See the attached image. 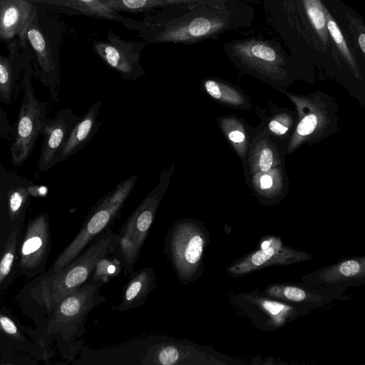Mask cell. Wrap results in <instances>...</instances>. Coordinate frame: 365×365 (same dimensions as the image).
I'll return each instance as SVG.
<instances>
[{"mask_svg": "<svg viewBox=\"0 0 365 365\" xmlns=\"http://www.w3.org/2000/svg\"><path fill=\"white\" fill-rule=\"evenodd\" d=\"M190 1V0H163L165 2H177V1Z\"/></svg>", "mask_w": 365, "mask_h": 365, "instance_id": "34", "label": "cell"}, {"mask_svg": "<svg viewBox=\"0 0 365 365\" xmlns=\"http://www.w3.org/2000/svg\"><path fill=\"white\" fill-rule=\"evenodd\" d=\"M273 160V154L272 150L267 148H264L260 155L259 158V168L262 171L267 172L268 171L272 166Z\"/></svg>", "mask_w": 365, "mask_h": 365, "instance_id": "28", "label": "cell"}, {"mask_svg": "<svg viewBox=\"0 0 365 365\" xmlns=\"http://www.w3.org/2000/svg\"><path fill=\"white\" fill-rule=\"evenodd\" d=\"M36 23V17L27 29V38L36 56L38 76L48 88L51 100L57 102L59 99V69Z\"/></svg>", "mask_w": 365, "mask_h": 365, "instance_id": "12", "label": "cell"}, {"mask_svg": "<svg viewBox=\"0 0 365 365\" xmlns=\"http://www.w3.org/2000/svg\"><path fill=\"white\" fill-rule=\"evenodd\" d=\"M310 258L307 253L284 247L280 240L272 237L265 240L260 250L230 267L229 272L242 275L267 266L289 264Z\"/></svg>", "mask_w": 365, "mask_h": 365, "instance_id": "10", "label": "cell"}, {"mask_svg": "<svg viewBox=\"0 0 365 365\" xmlns=\"http://www.w3.org/2000/svg\"><path fill=\"white\" fill-rule=\"evenodd\" d=\"M259 304L272 318L276 324H282L292 314V308L288 305L271 300H261Z\"/></svg>", "mask_w": 365, "mask_h": 365, "instance_id": "24", "label": "cell"}, {"mask_svg": "<svg viewBox=\"0 0 365 365\" xmlns=\"http://www.w3.org/2000/svg\"><path fill=\"white\" fill-rule=\"evenodd\" d=\"M229 139L234 143H241L245 140V135L239 130H233L228 135Z\"/></svg>", "mask_w": 365, "mask_h": 365, "instance_id": "32", "label": "cell"}, {"mask_svg": "<svg viewBox=\"0 0 365 365\" xmlns=\"http://www.w3.org/2000/svg\"><path fill=\"white\" fill-rule=\"evenodd\" d=\"M175 170L174 163L163 169L158 183L128 217L117 234L112 255L120 263L126 276L133 272L138 259Z\"/></svg>", "mask_w": 365, "mask_h": 365, "instance_id": "3", "label": "cell"}, {"mask_svg": "<svg viewBox=\"0 0 365 365\" xmlns=\"http://www.w3.org/2000/svg\"><path fill=\"white\" fill-rule=\"evenodd\" d=\"M269 128L271 131L278 135H282L288 130L287 127L275 120H272L269 123Z\"/></svg>", "mask_w": 365, "mask_h": 365, "instance_id": "31", "label": "cell"}, {"mask_svg": "<svg viewBox=\"0 0 365 365\" xmlns=\"http://www.w3.org/2000/svg\"><path fill=\"white\" fill-rule=\"evenodd\" d=\"M227 24V21L221 18L198 16L165 31L159 39L167 41L198 40L222 31Z\"/></svg>", "mask_w": 365, "mask_h": 365, "instance_id": "16", "label": "cell"}, {"mask_svg": "<svg viewBox=\"0 0 365 365\" xmlns=\"http://www.w3.org/2000/svg\"><path fill=\"white\" fill-rule=\"evenodd\" d=\"M324 3V2H323ZM326 25L337 51L351 65H354V53L350 45L331 12L324 3Z\"/></svg>", "mask_w": 365, "mask_h": 365, "instance_id": "20", "label": "cell"}, {"mask_svg": "<svg viewBox=\"0 0 365 365\" xmlns=\"http://www.w3.org/2000/svg\"><path fill=\"white\" fill-rule=\"evenodd\" d=\"M364 276V259H351L323 270L319 277L327 282H335Z\"/></svg>", "mask_w": 365, "mask_h": 365, "instance_id": "18", "label": "cell"}, {"mask_svg": "<svg viewBox=\"0 0 365 365\" xmlns=\"http://www.w3.org/2000/svg\"><path fill=\"white\" fill-rule=\"evenodd\" d=\"M16 241L17 230H14L9 236L0 259V284L11 271L16 253Z\"/></svg>", "mask_w": 365, "mask_h": 365, "instance_id": "23", "label": "cell"}, {"mask_svg": "<svg viewBox=\"0 0 365 365\" xmlns=\"http://www.w3.org/2000/svg\"><path fill=\"white\" fill-rule=\"evenodd\" d=\"M79 119L70 108L58 110L53 118H47L41 134L43 139L37 165L39 173L47 172L55 165L58 155Z\"/></svg>", "mask_w": 365, "mask_h": 365, "instance_id": "8", "label": "cell"}, {"mask_svg": "<svg viewBox=\"0 0 365 365\" xmlns=\"http://www.w3.org/2000/svg\"><path fill=\"white\" fill-rule=\"evenodd\" d=\"M32 69L26 68L21 81L22 102L11 144V163L20 166L30 156L47 120V105L36 95L31 83Z\"/></svg>", "mask_w": 365, "mask_h": 365, "instance_id": "7", "label": "cell"}, {"mask_svg": "<svg viewBox=\"0 0 365 365\" xmlns=\"http://www.w3.org/2000/svg\"><path fill=\"white\" fill-rule=\"evenodd\" d=\"M261 188L268 189L272 185V179L269 175H265L260 180Z\"/></svg>", "mask_w": 365, "mask_h": 365, "instance_id": "33", "label": "cell"}, {"mask_svg": "<svg viewBox=\"0 0 365 365\" xmlns=\"http://www.w3.org/2000/svg\"><path fill=\"white\" fill-rule=\"evenodd\" d=\"M158 285V277L153 267H147L132 272L123 290L122 299L116 310L124 312L143 306L148 295Z\"/></svg>", "mask_w": 365, "mask_h": 365, "instance_id": "15", "label": "cell"}, {"mask_svg": "<svg viewBox=\"0 0 365 365\" xmlns=\"http://www.w3.org/2000/svg\"><path fill=\"white\" fill-rule=\"evenodd\" d=\"M138 175L119 182L89 210L83 225L71 241L54 261L51 273L56 272L69 264L88 245L93 238L120 216V210L134 188Z\"/></svg>", "mask_w": 365, "mask_h": 365, "instance_id": "5", "label": "cell"}, {"mask_svg": "<svg viewBox=\"0 0 365 365\" xmlns=\"http://www.w3.org/2000/svg\"><path fill=\"white\" fill-rule=\"evenodd\" d=\"M317 123V116L310 114L304 117L297 126V132L301 135H307L312 133Z\"/></svg>", "mask_w": 365, "mask_h": 365, "instance_id": "26", "label": "cell"}, {"mask_svg": "<svg viewBox=\"0 0 365 365\" xmlns=\"http://www.w3.org/2000/svg\"><path fill=\"white\" fill-rule=\"evenodd\" d=\"M0 330L16 339H22L14 322L8 317L0 314Z\"/></svg>", "mask_w": 365, "mask_h": 365, "instance_id": "25", "label": "cell"}, {"mask_svg": "<svg viewBox=\"0 0 365 365\" xmlns=\"http://www.w3.org/2000/svg\"><path fill=\"white\" fill-rule=\"evenodd\" d=\"M207 240V230L193 218H181L168 229L163 252L182 284L188 285L200 276Z\"/></svg>", "mask_w": 365, "mask_h": 365, "instance_id": "4", "label": "cell"}, {"mask_svg": "<svg viewBox=\"0 0 365 365\" xmlns=\"http://www.w3.org/2000/svg\"><path fill=\"white\" fill-rule=\"evenodd\" d=\"M151 0H120L123 5L130 9H139L150 4Z\"/></svg>", "mask_w": 365, "mask_h": 365, "instance_id": "29", "label": "cell"}, {"mask_svg": "<svg viewBox=\"0 0 365 365\" xmlns=\"http://www.w3.org/2000/svg\"><path fill=\"white\" fill-rule=\"evenodd\" d=\"M80 4L85 6L92 7L98 11H103V12H108L107 9H105L103 5L98 0H76Z\"/></svg>", "mask_w": 365, "mask_h": 365, "instance_id": "30", "label": "cell"}, {"mask_svg": "<svg viewBox=\"0 0 365 365\" xmlns=\"http://www.w3.org/2000/svg\"><path fill=\"white\" fill-rule=\"evenodd\" d=\"M101 105L102 102L100 101L95 102L90 106L86 113L80 117L58 155L55 160V165L77 153L95 135L100 125L98 117Z\"/></svg>", "mask_w": 365, "mask_h": 365, "instance_id": "14", "label": "cell"}, {"mask_svg": "<svg viewBox=\"0 0 365 365\" xmlns=\"http://www.w3.org/2000/svg\"><path fill=\"white\" fill-rule=\"evenodd\" d=\"M204 88L207 93L215 99H221L222 93L220 83L212 79L204 81Z\"/></svg>", "mask_w": 365, "mask_h": 365, "instance_id": "27", "label": "cell"}, {"mask_svg": "<svg viewBox=\"0 0 365 365\" xmlns=\"http://www.w3.org/2000/svg\"><path fill=\"white\" fill-rule=\"evenodd\" d=\"M48 215L40 214L29 223L20 252L23 269L37 267L43 259L48 245Z\"/></svg>", "mask_w": 365, "mask_h": 365, "instance_id": "13", "label": "cell"}, {"mask_svg": "<svg viewBox=\"0 0 365 365\" xmlns=\"http://www.w3.org/2000/svg\"><path fill=\"white\" fill-rule=\"evenodd\" d=\"M103 283L92 278L66 296L53 309L47 331L60 333L66 343L82 345L85 323L89 313L106 300L101 294Z\"/></svg>", "mask_w": 365, "mask_h": 365, "instance_id": "6", "label": "cell"}, {"mask_svg": "<svg viewBox=\"0 0 365 365\" xmlns=\"http://www.w3.org/2000/svg\"><path fill=\"white\" fill-rule=\"evenodd\" d=\"M153 337V344L140 356L139 364L146 365H191L202 364L203 353L197 345L187 339Z\"/></svg>", "mask_w": 365, "mask_h": 365, "instance_id": "9", "label": "cell"}, {"mask_svg": "<svg viewBox=\"0 0 365 365\" xmlns=\"http://www.w3.org/2000/svg\"><path fill=\"white\" fill-rule=\"evenodd\" d=\"M36 17L33 0H0V41L17 36L26 46L27 29Z\"/></svg>", "mask_w": 365, "mask_h": 365, "instance_id": "11", "label": "cell"}, {"mask_svg": "<svg viewBox=\"0 0 365 365\" xmlns=\"http://www.w3.org/2000/svg\"><path fill=\"white\" fill-rule=\"evenodd\" d=\"M96 51L105 62L118 71L126 79L135 78L143 75L136 59L123 51L107 43H100Z\"/></svg>", "mask_w": 365, "mask_h": 365, "instance_id": "17", "label": "cell"}, {"mask_svg": "<svg viewBox=\"0 0 365 365\" xmlns=\"http://www.w3.org/2000/svg\"><path fill=\"white\" fill-rule=\"evenodd\" d=\"M18 78L11 61L0 54V98L9 105L14 101L19 88Z\"/></svg>", "mask_w": 365, "mask_h": 365, "instance_id": "19", "label": "cell"}, {"mask_svg": "<svg viewBox=\"0 0 365 365\" xmlns=\"http://www.w3.org/2000/svg\"><path fill=\"white\" fill-rule=\"evenodd\" d=\"M344 21L347 24V34L349 43L353 48L357 49L365 54V27L359 18L354 16L353 13L346 11L344 14Z\"/></svg>", "mask_w": 365, "mask_h": 365, "instance_id": "21", "label": "cell"}, {"mask_svg": "<svg viewBox=\"0 0 365 365\" xmlns=\"http://www.w3.org/2000/svg\"><path fill=\"white\" fill-rule=\"evenodd\" d=\"M267 292L272 296L291 302L314 300L313 297L304 289L294 286H273Z\"/></svg>", "mask_w": 365, "mask_h": 365, "instance_id": "22", "label": "cell"}, {"mask_svg": "<svg viewBox=\"0 0 365 365\" xmlns=\"http://www.w3.org/2000/svg\"><path fill=\"white\" fill-rule=\"evenodd\" d=\"M274 25L289 48L337 52L328 32L322 0H266Z\"/></svg>", "mask_w": 365, "mask_h": 365, "instance_id": "1", "label": "cell"}, {"mask_svg": "<svg viewBox=\"0 0 365 365\" xmlns=\"http://www.w3.org/2000/svg\"><path fill=\"white\" fill-rule=\"evenodd\" d=\"M116 237L111 227L96 236L69 264L39 282L32 290L34 299L48 312L53 311L66 296L89 279L101 260L112 255Z\"/></svg>", "mask_w": 365, "mask_h": 365, "instance_id": "2", "label": "cell"}]
</instances>
